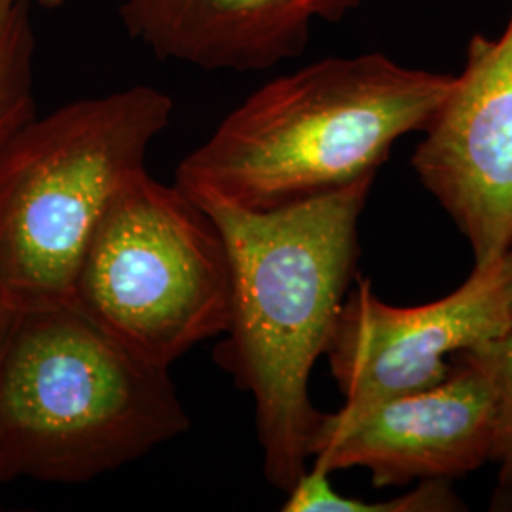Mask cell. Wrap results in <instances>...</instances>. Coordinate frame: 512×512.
<instances>
[{
  "mask_svg": "<svg viewBox=\"0 0 512 512\" xmlns=\"http://www.w3.org/2000/svg\"><path fill=\"white\" fill-rule=\"evenodd\" d=\"M31 4H23L0 31V150L37 116Z\"/></svg>",
  "mask_w": 512,
  "mask_h": 512,
  "instance_id": "cell-11",
  "label": "cell"
},
{
  "mask_svg": "<svg viewBox=\"0 0 512 512\" xmlns=\"http://www.w3.org/2000/svg\"><path fill=\"white\" fill-rule=\"evenodd\" d=\"M190 427L169 368L116 344L73 306L18 311L0 348V484H76Z\"/></svg>",
  "mask_w": 512,
  "mask_h": 512,
  "instance_id": "cell-3",
  "label": "cell"
},
{
  "mask_svg": "<svg viewBox=\"0 0 512 512\" xmlns=\"http://www.w3.org/2000/svg\"><path fill=\"white\" fill-rule=\"evenodd\" d=\"M363 0H118L129 37L158 59L200 71L253 73L304 54L317 23Z\"/></svg>",
  "mask_w": 512,
  "mask_h": 512,
  "instance_id": "cell-9",
  "label": "cell"
},
{
  "mask_svg": "<svg viewBox=\"0 0 512 512\" xmlns=\"http://www.w3.org/2000/svg\"><path fill=\"white\" fill-rule=\"evenodd\" d=\"M414 150L423 188L488 266L512 241V12L497 38L475 35L463 71Z\"/></svg>",
  "mask_w": 512,
  "mask_h": 512,
  "instance_id": "cell-7",
  "label": "cell"
},
{
  "mask_svg": "<svg viewBox=\"0 0 512 512\" xmlns=\"http://www.w3.org/2000/svg\"><path fill=\"white\" fill-rule=\"evenodd\" d=\"M67 0H0V31L8 25V21L14 18V14L18 12L23 4H31V6H40L46 10L59 8L63 6Z\"/></svg>",
  "mask_w": 512,
  "mask_h": 512,
  "instance_id": "cell-13",
  "label": "cell"
},
{
  "mask_svg": "<svg viewBox=\"0 0 512 512\" xmlns=\"http://www.w3.org/2000/svg\"><path fill=\"white\" fill-rule=\"evenodd\" d=\"M456 74L380 52L323 57L277 76L184 156L175 184L196 202L266 213L378 175L393 147L427 128Z\"/></svg>",
  "mask_w": 512,
  "mask_h": 512,
  "instance_id": "cell-2",
  "label": "cell"
},
{
  "mask_svg": "<svg viewBox=\"0 0 512 512\" xmlns=\"http://www.w3.org/2000/svg\"><path fill=\"white\" fill-rule=\"evenodd\" d=\"M494 389L459 359L440 384L361 408L342 406L317 421L311 467L329 475L361 467L376 488L456 480L490 463Z\"/></svg>",
  "mask_w": 512,
  "mask_h": 512,
  "instance_id": "cell-8",
  "label": "cell"
},
{
  "mask_svg": "<svg viewBox=\"0 0 512 512\" xmlns=\"http://www.w3.org/2000/svg\"><path fill=\"white\" fill-rule=\"evenodd\" d=\"M173 109L137 84L35 116L0 150V287L14 310L71 306L93 228L147 169Z\"/></svg>",
  "mask_w": 512,
  "mask_h": 512,
  "instance_id": "cell-4",
  "label": "cell"
},
{
  "mask_svg": "<svg viewBox=\"0 0 512 512\" xmlns=\"http://www.w3.org/2000/svg\"><path fill=\"white\" fill-rule=\"evenodd\" d=\"M459 359L476 366L494 389V440L490 463L497 465L499 499L512 497V332L459 353Z\"/></svg>",
  "mask_w": 512,
  "mask_h": 512,
  "instance_id": "cell-12",
  "label": "cell"
},
{
  "mask_svg": "<svg viewBox=\"0 0 512 512\" xmlns=\"http://www.w3.org/2000/svg\"><path fill=\"white\" fill-rule=\"evenodd\" d=\"M285 512H461L463 499L452 490L450 480H423L410 492L382 499L363 501L338 494L327 471L310 467L287 492Z\"/></svg>",
  "mask_w": 512,
  "mask_h": 512,
  "instance_id": "cell-10",
  "label": "cell"
},
{
  "mask_svg": "<svg viewBox=\"0 0 512 512\" xmlns=\"http://www.w3.org/2000/svg\"><path fill=\"white\" fill-rule=\"evenodd\" d=\"M512 332L507 256L475 266L456 291L429 304L391 306L359 279L327 346L344 406L361 408L444 382L459 355Z\"/></svg>",
  "mask_w": 512,
  "mask_h": 512,
  "instance_id": "cell-6",
  "label": "cell"
},
{
  "mask_svg": "<svg viewBox=\"0 0 512 512\" xmlns=\"http://www.w3.org/2000/svg\"><path fill=\"white\" fill-rule=\"evenodd\" d=\"M16 315H18V311L14 310V306L8 302L6 294H4L2 287H0V348H2L8 332H10L14 321H16Z\"/></svg>",
  "mask_w": 512,
  "mask_h": 512,
  "instance_id": "cell-14",
  "label": "cell"
},
{
  "mask_svg": "<svg viewBox=\"0 0 512 512\" xmlns=\"http://www.w3.org/2000/svg\"><path fill=\"white\" fill-rule=\"evenodd\" d=\"M71 306L131 355L169 368L230 321L232 268L217 222L179 184L137 173L93 228Z\"/></svg>",
  "mask_w": 512,
  "mask_h": 512,
  "instance_id": "cell-5",
  "label": "cell"
},
{
  "mask_svg": "<svg viewBox=\"0 0 512 512\" xmlns=\"http://www.w3.org/2000/svg\"><path fill=\"white\" fill-rule=\"evenodd\" d=\"M507 264H509V306H511V319H512V241L507 249Z\"/></svg>",
  "mask_w": 512,
  "mask_h": 512,
  "instance_id": "cell-15",
  "label": "cell"
},
{
  "mask_svg": "<svg viewBox=\"0 0 512 512\" xmlns=\"http://www.w3.org/2000/svg\"><path fill=\"white\" fill-rule=\"evenodd\" d=\"M374 181L368 175L266 213L198 202L217 222L232 268V311L215 361L253 395L262 471L285 494L308 471L321 418L311 370L355 277L359 220Z\"/></svg>",
  "mask_w": 512,
  "mask_h": 512,
  "instance_id": "cell-1",
  "label": "cell"
}]
</instances>
